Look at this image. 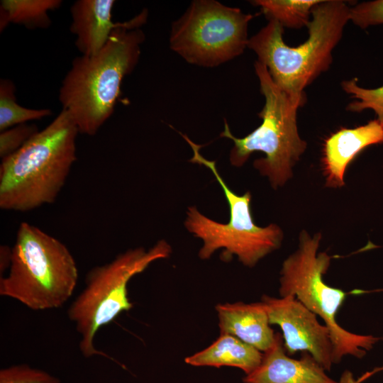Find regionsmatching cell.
<instances>
[{
    "label": "cell",
    "instance_id": "4",
    "mask_svg": "<svg viewBox=\"0 0 383 383\" xmlns=\"http://www.w3.org/2000/svg\"><path fill=\"white\" fill-rule=\"evenodd\" d=\"M78 279L75 260L57 238L27 222L20 224L9 274L0 278V295L34 311L61 307Z\"/></svg>",
    "mask_w": 383,
    "mask_h": 383
},
{
    "label": "cell",
    "instance_id": "16",
    "mask_svg": "<svg viewBox=\"0 0 383 383\" xmlns=\"http://www.w3.org/2000/svg\"><path fill=\"white\" fill-rule=\"evenodd\" d=\"M61 0H1L0 31L10 24L28 29L48 28L51 24L49 12L59 9Z\"/></svg>",
    "mask_w": 383,
    "mask_h": 383
},
{
    "label": "cell",
    "instance_id": "20",
    "mask_svg": "<svg viewBox=\"0 0 383 383\" xmlns=\"http://www.w3.org/2000/svg\"><path fill=\"white\" fill-rule=\"evenodd\" d=\"M0 383H60V380L44 370L21 364L1 369Z\"/></svg>",
    "mask_w": 383,
    "mask_h": 383
},
{
    "label": "cell",
    "instance_id": "8",
    "mask_svg": "<svg viewBox=\"0 0 383 383\" xmlns=\"http://www.w3.org/2000/svg\"><path fill=\"white\" fill-rule=\"evenodd\" d=\"M182 135L194 152L189 161L211 170L221 187L229 206L230 218L226 223L208 218L195 206L188 208L184 226L189 232L203 241L199 257L209 259L216 250L222 249L223 260L235 255L244 265L255 266L260 260L279 247L283 238L282 230L275 224L257 226L251 213L250 192L243 195L234 193L218 172L216 162L207 160L200 153L201 146L187 135Z\"/></svg>",
    "mask_w": 383,
    "mask_h": 383
},
{
    "label": "cell",
    "instance_id": "22",
    "mask_svg": "<svg viewBox=\"0 0 383 383\" xmlns=\"http://www.w3.org/2000/svg\"><path fill=\"white\" fill-rule=\"evenodd\" d=\"M350 21L361 28L383 24V0L357 4L350 7Z\"/></svg>",
    "mask_w": 383,
    "mask_h": 383
},
{
    "label": "cell",
    "instance_id": "12",
    "mask_svg": "<svg viewBox=\"0 0 383 383\" xmlns=\"http://www.w3.org/2000/svg\"><path fill=\"white\" fill-rule=\"evenodd\" d=\"M383 143V123L374 119L353 128H342L323 143L322 162L326 185H344V174L349 163L365 148Z\"/></svg>",
    "mask_w": 383,
    "mask_h": 383
},
{
    "label": "cell",
    "instance_id": "10",
    "mask_svg": "<svg viewBox=\"0 0 383 383\" xmlns=\"http://www.w3.org/2000/svg\"><path fill=\"white\" fill-rule=\"evenodd\" d=\"M261 302L267 311L270 323L282 331L284 347L289 355L309 353L326 370L333 363V343L329 330L317 316L294 296L279 298L264 295Z\"/></svg>",
    "mask_w": 383,
    "mask_h": 383
},
{
    "label": "cell",
    "instance_id": "14",
    "mask_svg": "<svg viewBox=\"0 0 383 383\" xmlns=\"http://www.w3.org/2000/svg\"><path fill=\"white\" fill-rule=\"evenodd\" d=\"M220 334L233 335L262 353L273 345L276 333L260 302L224 303L216 305Z\"/></svg>",
    "mask_w": 383,
    "mask_h": 383
},
{
    "label": "cell",
    "instance_id": "3",
    "mask_svg": "<svg viewBox=\"0 0 383 383\" xmlns=\"http://www.w3.org/2000/svg\"><path fill=\"white\" fill-rule=\"evenodd\" d=\"M350 7L341 0H321L311 10L307 25L309 37L292 47L283 40V27L269 20L249 38L248 48L266 66L273 82L292 96L305 94L304 89L328 70L332 52L350 21Z\"/></svg>",
    "mask_w": 383,
    "mask_h": 383
},
{
    "label": "cell",
    "instance_id": "2",
    "mask_svg": "<svg viewBox=\"0 0 383 383\" xmlns=\"http://www.w3.org/2000/svg\"><path fill=\"white\" fill-rule=\"evenodd\" d=\"M79 131L62 110L21 148L1 160L0 208L25 212L55 201L77 160Z\"/></svg>",
    "mask_w": 383,
    "mask_h": 383
},
{
    "label": "cell",
    "instance_id": "5",
    "mask_svg": "<svg viewBox=\"0 0 383 383\" xmlns=\"http://www.w3.org/2000/svg\"><path fill=\"white\" fill-rule=\"evenodd\" d=\"M254 67L265 97L264 106L258 113L262 123L248 135L237 138L225 121L220 137L234 143L229 157L233 166L240 167L252 152H262L265 157L256 160L254 167L277 188L291 177L292 167L306 148L296 123L297 111L305 104L306 96H292L284 92L273 82L266 66L260 62L255 61Z\"/></svg>",
    "mask_w": 383,
    "mask_h": 383
},
{
    "label": "cell",
    "instance_id": "7",
    "mask_svg": "<svg viewBox=\"0 0 383 383\" xmlns=\"http://www.w3.org/2000/svg\"><path fill=\"white\" fill-rule=\"evenodd\" d=\"M321 238L320 234L311 237L306 232H301L298 249L282 264L280 296H294L323 320L333 343V364L340 362L346 355L362 358L379 338L351 333L338 323L336 314L345 301L346 293L323 281L331 257L326 252L318 253Z\"/></svg>",
    "mask_w": 383,
    "mask_h": 383
},
{
    "label": "cell",
    "instance_id": "21",
    "mask_svg": "<svg viewBox=\"0 0 383 383\" xmlns=\"http://www.w3.org/2000/svg\"><path fill=\"white\" fill-rule=\"evenodd\" d=\"M39 131L35 124L23 123L0 133V157L2 159L21 148Z\"/></svg>",
    "mask_w": 383,
    "mask_h": 383
},
{
    "label": "cell",
    "instance_id": "23",
    "mask_svg": "<svg viewBox=\"0 0 383 383\" xmlns=\"http://www.w3.org/2000/svg\"><path fill=\"white\" fill-rule=\"evenodd\" d=\"M12 248L3 245L0 247V272L1 275L8 268L10 267L11 262Z\"/></svg>",
    "mask_w": 383,
    "mask_h": 383
},
{
    "label": "cell",
    "instance_id": "15",
    "mask_svg": "<svg viewBox=\"0 0 383 383\" xmlns=\"http://www.w3.org/2000/svg\"><path fill=\"white\" fill-rule=\"evenodd\" d=\"M263 353L229 334L220 336L209 347L184 359L194 367H233L248 375L260 364Z\"/></svg>",
    "mask_w": 383,
    "mask_h": 383
},
{
    "label": "cell",
    "instance_id": "9",
    "mask_svg": "<svg viewBox=\"0 0 383 383\" xmlns=\"http://www.w3.org/2000/svg\"><path fill=\"white\" fill-rule=\"evenodd\" d=\"M254 17L215 0L193 1L172 23L170 47L190 64L221 65L248 48V24Z\"/></svg>",
    "mask_w": 383,
    "mask_h": 383
},
{
    "label": "cell",
    "instance_id": "11",
    "mask_svg": "<svg viewBox=\"0 0 383 383\" xmlns=\"http://www.w3.org/2000/svg\"><path fill=\"white\" fill-rule=\"evenodd\" d=\"M308 353L301 359L286 354L284 341L276 333L272 347L263 353L260 365L243 378L244 383H338Z\"/></svg>",
    "mask_w": 383,
    "mask_h": 383
},
{
    "label": "cell",
    "instance_id": "24",
    "mask_svg": "<svg viewBox=\"0 0 383 383\" xmlns=\"http://www.w3.org/2000/svg\"><path fill=\"white\" fill-rule=\"evenodd\" d=\"M338 383H357L354 379L353 373L349 370L344 371L340 377Z\"/></svg>",
    "mask_w": 383,
    "mask_h": 383
},
{
    "label": "cell",
    "instance_id": "6",
    "mask_svg": "<svg viewBox=\"0 0 383 383\" xmlns=\"http://www.w3.org/2000/svg\"><path fill=\"white\" fill-rule=\"evenodd\" d=\"M171 252L168 243L161 240L148 250L143 248L129 249L111 262L89 271L85 287L67 311L69 318L80 335L79 347L84 357L98 355L113 360L95 348L96 332L133 307L128 296V284L131 278L153 262L168 257Z\"/></svg>",
    "mask_w": 383,
    "mask_h": 383
},
{
    "label": "cell",
    "instance_id": "17",
    "mask_svg": "<svg viewBox=\"0 0 383 383\" xmlns=\"http://www.w3.org/2000/svg\"><path fill=\"white\" fill-rule=\"evenodd\" d=\"M321 0H255L269 20H274L284 27L300 28L307 26L311 10Z\"/></svg>",
    "mask_w": 383,
    "mask_h": 383
},
{
    "label": "cell",
    "instance_id": "18",
    "mask_svg": "<svg viewBox=\"0 0 383 383\" xmlns=\"http://www.w3.org/2000/svg\"><path fill=\"white\" fill-rule=\"evenodd\" d=\"M16 87L9 79L0 80V131L52 115L49 109H28L17 103Z\"/></svg>",
    "mask_w": 383,
    "mask_h": 383
},
{
    "label": "cell",
    "instance_id": "13",
    "mask_svg": "<svg viewBox=\"0 0 383 383\" xmlns=\"http://www.w3.org/2000/svg\"><path fill=\"white\" fill-rule=\"evenodd\" d=\"M113 0H77L70 7V32L82 55L93 56L107 43L112 32L123 22L114 23Z\"/></svg>",
    "mask_w": 383,
    "mask_h": 383
},
{
    "label": "cell",
    "instance_id": "19",
    "mask_svg": "<svg viewBox=\"0 0 383 383\" xmlns=\"http://www.w3.org/2000/svg\"><path fill=\"white\" fill-rule=\"evenodd\" d=\"M342 89L355 101L348 104L346 109L352 112H360L372 109L377 119L383 123V86L375 89H366L360 87L357 79L345 80L341 83Z\"/></svg>",
    "mask_w": 383,
    "mask_h": 383
},
{
    "label": "cell",
    "instance_id": "1",
    "mask_svg": "<svg viewBox=\"0 0 383 383\" xmlns=\"http://www.w3.org/2000/svg\"><path fill=\"white\" fill-rule=\"evenodd\" d=\"M148 18L143 9L111 33L93 56H78L62 81L59 101L79 133L94 135L111 116L124 77L137 65L145 35L140 26Z\"/></svg>",
    "mask_w": 383,
    "mask_h": 383
}]
</instances>
